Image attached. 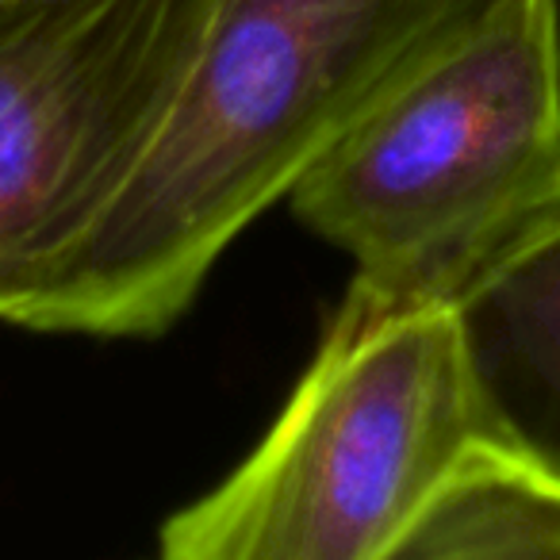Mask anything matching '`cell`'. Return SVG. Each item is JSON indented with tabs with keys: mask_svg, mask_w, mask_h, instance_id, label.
I'll use <instances>...</instances> for the list:
<instances>
[{
	"mask_svg": "<svg viewBox=\"0 0 560 560\" xmlns=\"http://www.w3.org/2000/svg\"><path fill=\"white\" fill-rule=\"evenodd\" d=\"M503 0H223L147 158L20 327L154 338L223 249L422 58Z\"/></svg>",
	"mask_w": 560,
	"mask_h": 560,
	"instance_id": "obj_1",
	"label": "cell"
},
{
	"mask_svg": "<svg viewBox=\"0 0 560 560\" xmlns=\"http://www.w3.org/2000/svg\"><path fill=\"white\" fill-rule=\"evenodd\" d=\"M560 188V9L503 0L396 81L289 192L353 277L450 300Z\"/></svg>",
	"mask_w": 560,
	"mask_h": 560,
	"instance_id": "obj_3",
	"label": "cell"
},
{
	"mask_svg": "<svg viewBox=\"0 0 560 560\" xmlns=\"http://www.w3.org/2000/svg\"><path fill=\"white\" fill-rule=\"evenodd\" d=\"M483 442L560 476V188L453 284Z\"/></svg>",
	"mask_w": 560,
	"mask_h": 560,
	"instance_id": "obj_5",
	"label": "cell"
},
{
	"mask_svg": "<svg viewBox=\"0 0 560 560\" xmlns=\"http://www.w3.org/2000/svg\"><path fill=\"white\" fill-rule=\"evenodd\" d=\"M219 4L0 0V323H24L139 170Z\"/></svg>",
	"mask_w": 560,
	"mask_h": 560,
	"instance_id": "obj_4",
	"label": "cell"
},
{
	"mask_svg": "<svg viewBox=\"0 0 560 560\" xmlns=\"http://www.w3.org/2000/svg\"><path fill=\"white\" fill-rule=\"evenodd\" d=\"M457 557H560V476L476 442L392 560Z\"/></svg>",
	"mask_w": 560,
	"mask_h": 560,
	"instance_id": "obj_6",
	"label": "cell"
},
{
	"mask_svg": "<svg viewBox=\"0 0 560 560\" xmlns=\"http://www.w3.org/2000/svg\"><path fill=\"white\" fill-rule=\"evenodd\" d=\"M483 442L445 296L353 277L280 419L162 526L170 560H392Z\"/></svg>",
	"mask_w": 560,
	"mask_h": 560,
	"instance_id": "obj_2",
	"label": "cell"
}]
</instances>
